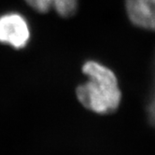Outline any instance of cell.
<instances>
[{"mask_svg":"<svg viewBox=\"0 0 155 155\" xmlns=\"http://www.w3.org/2000/svg\"><path fill=\"white\" fill-rule=\"evenodd\" d=\"M82 72L88 81L77 88L79 101L95 113L114 112L120 106L121 94L113 71L98 62L88 61L82 65Z\"/></svg>","mask_w":155,"mask_h":155,"instance_id":"6da1fadb","label":"cell"},{"mask_svg":"<svg viewBox=\"0 0 155 155\" xmlns=\"http://www.w3.org/2000/svg\"><path fill=\"white\" fill-rule=\"evenodd\" d=\"M147 113L148 120L152 126H155V61H154V69H153V81L149 94L148 105H147Z\"/></svg>","mask_w":155,"mask_h":155,"instance_id":"5b68a950","label":"cell"},{"mask_svg":"<svg viewBox=\"0 0 155 155\" xmlns=\"http://www.w3.org/2000/svg\"><path fill=\"white\" fill-rule=\"evenodd\" d=\"M25 1L39 13H46L54 10L63 18H69L76 14L79 0H25Z\"/></svg>","mask_w":155,"mask_h":155,"instance_id":"277c9868","label":"cell"},{"mask_svg":"<svg viewBox=\"0 0 155 155\" xmlns=\"http://www.w3.org/2000/svg\"><path fill=\"white\" fill-rule=\"evenodd\" d=\"M125 10L133 25L155 31V0H125Z\"/></svg>","mask_w":155,"mask_h":155,"instance_id":"3957f363","label":"cell"},{"mask_svg":"<svg viewBox=\"0 0 155 155\" xmlns=\"http://www.w3.org/2000/svg\"><path fill=\"white\" fill-rule=\"evenodd\" d=\"M30 38V29L26 20L18 13L0 16V42L15 49L26 46Z\"/></svg>","mask_w":155,"mask_h":155,"instance_id":"7a4b0ae2","label":"cell"}]
</instances>
